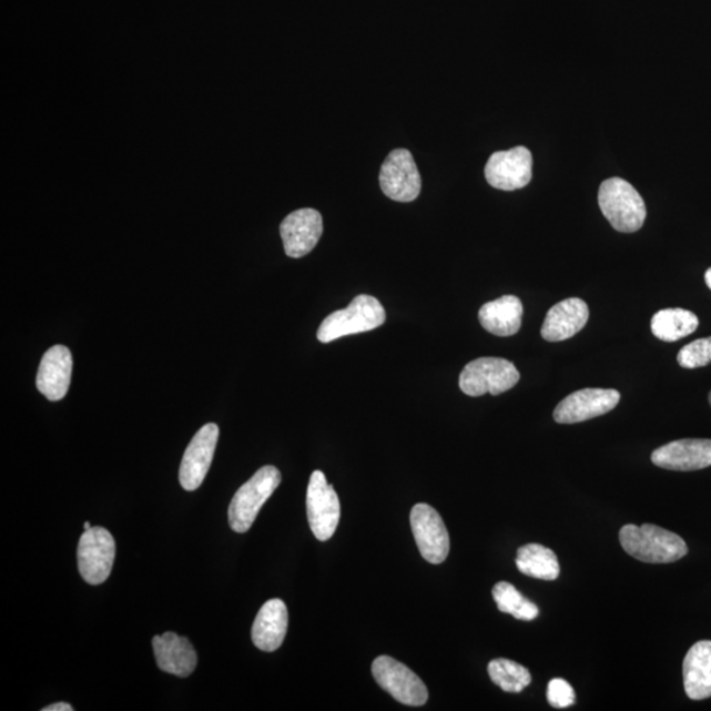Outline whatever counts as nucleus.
<instances>
[{
	"label": "nucleus",
	"mask_w": 711,
	"mask_h": 711,
	"mask_svg": "<svg viewBox=\"0 0 711 711\" xmlns=\"http://www.w3.org/2000/svg\"><path fill=\"white\" fill-rule=\"evenodd\" d=\"M619 541L633 559L651 565H668L688 555V546L678 534L654 525H626Z\"/></svg>",
	"instance_id": "nucleus-1"
},
{
	"label": "nucleus",
	"mask_w": 711,
	"mask_h": 711,
	"mask_svg": "<svg viewBox=\"0 0 711 711\" xmlns=\"http://www.w3.org/2000/svg\"><path fill=\"white\" fill-rule=\"evenodd\" d=\"M598 204L609 223L623 234H632L643 227L647 210L637 189L622 179L602 182Z\"/></svg>",
	"instance_id": "nucleus-2"
},
{
	"label": "nucleus",
	"mask_w": 711,
	"mask_h": 711,
	"mask_svg": "<svg viewBox=\"0 0 711 711\" xmlns=\"http://www.w3.org/2000/svg\"><path fill=\"white\" fill-rule=\"evenodd\" d=\"M386 321L385 308L372 295H357L344 309L329 314L318 329V341L331 343L341 337L368 333L382 327Z\"/></svg>",
	"instance_id": "nucleus-3"
},
{
	"label": "nucleus",
	"mask_w": 711,
	"mask_h": 711,
	"mask_svg": "<svg viewBox=\"0 0 711 711\" xmlns=\"http://www.w3.org/2000/svg\"><path fill=\"white\" fill-rule=\"evenodd\" d=\"M281 474L276 467L258 469L232 498L228 509L231 529L238 534L248 531L260 510L280 487Z\"/></svg>",
	"instance_id": "nucleus-4"
},
{
	"label": "nucleus",
	"mask_w": 711,
	"mask_h": 711,
	"mask_svg": "<svg viewBox=\"0 0 711 711\" xmlns=\"http://www.w3.org/2000/svg\"><path fill=\"white\" fill-rule=\"evenodd\" d=\"M519 372L511 362L501 357H481L467 364L463 369L459 385L469 397L484 394L499 396L519 383Z\"/></svg>",
	"instance_id": "nucleus-5"
},
{
	"label": "nucleus",
	"mask_w": 711,
	"mask_h": 711,
	"mask_svg": "<svg viewBox=\"0 0 711 711\" xmlns=\"http://www.w3.org/2000/svg\"><path fill=\"white\" fill-rule=\"evenodd\" d=\"M306 505L309 529L315 538L321 541L333 538L341 522V501L321 470L313 471L309 477Z\"/></svg>",
	"instance_id": "nucleus-6"
},
{
	"label": "nucleus",
	"mask_w": 711,
	"mask_h": 711,
	"mask_svg": "<svg viewBox=\"0 0 711 711\" xmlns=\"http://www.w3.org/2000/svg\"><path fill=\"white\" fill-rule=\"evenodd\" d=\"M373 678L393 699L407 707H424L428 700L425 682L410 668L390 657L373 661Z\"/></svg>",
	"instance_id": "nucleus-7"
},
{
	"label": "nucleus",
	"mask_w": 711,
	"mask_h": 711,
	"mask_svg": "<svg viewBox=\"0 0 711 711\" xmlns=\"http://www.w3.org/2000/svg\"><path fill=\"white\" fill-rule=\"evenodd\" d=\"M116 553L115 539L103 527L84 531L79 544V569L82 579L100 586L109 579Z\"/></svg>",
	"instance_id": "nucleus-8"
},
{
	"label": "nucleus",
	"mask_w": 711,
	"mask_h": 711,
	"mask_svg": "<svg viewBox=\"0 0 711 711\" xmlns=\"http://www.w3.org/2000/svg\"><path fill=\"white\" fill-rule=\"evenodd\" d=\"M410 524L424 559L431 565H441L449 553L450 541L440 514L427 504H418L412 510Z\"/></svg>",
	"instance_id": "nucleus-9"
},
{
	"label": "nucleus",
	"mask_w": 711,
	"mask_h": 711,
	"mask_svg": "<svg viewBox=\"0 0 711 711\" xmlns=\"http://www.w3.org/2000/svg\"><path fill=\"white\" fill-rule=\"evenodd\" d=\"M379 186L393 201L406 203L418 199L421 180L410 152L396 150L389 153L379 172Z\"/></svg>",
	"instance_id": "nucleus-10"
},
{
	"label": "nucleus",
	"mask_w": 711,
	"mask_h": 711,
	"mask_svg": "<svg viewBox=\"0 0 711 711\" xmlns=\"http://www.w3.org/2000/svg\"><path fill=\"white\" fill-rule=\"evenodd\" d=\"M621 393L614 389H582L569 394L556 406L553 419L561 425L581 424L614 410Z\"/></svg>",
	"instance_id": "nucleus-11"
},
{
	"label": "nucleus",
	"mask_w": 711,
	"mask_h": 711,
	"mask_svg": "<svg viewBox=\"0 0 711 711\" xmlns=\"http://www.w3.org/2000/svg\"><path fill=\"white\" fill-rule=\"evenodd\" d=\"M485 177L490 186L505 192L526 187L532 179L531 152L525 146H516L492 153L485 166Z\"/></svg>",
	"instance_id": "nucleus-12"
},
{
	"label": "nucleus",
	"mask_w": 711,
	"mask_h": 711,
	"mask_svg": "<svg viewBox=\"0 0 711 711\" xmlns=\"http://www.w3.org/2000/svg\"><path fill=\"white\" fill-rule=\"evenodd\" d=\"M217 439H220V427L209 424L203 426L190 441L180 468V483L183 489L194 491L201 487L213 463Z\"/></svg>",
	"instance_id": "nucleus-13"
},
{
	"label": "nucleus",
	"mask_w": 711,
	"mask_h": 711,
	"mask_svg": "<svg viewBox=\"0 0 711 711\" xmlns=\"http://www.w3.org/2000/svg\"><path fill=\"white\" fill-rule=\"evenodd\" d=\"M285 253L288 257L308 255L323 235V220L319 211L301 209L288 214L280 225Z\"/></svg>",
	"instance_id": "nucleus-14"
},
{
	"label": "nucleus",
	"mask_w": 711,
	"mask_h": 711,
	"mask_svg": "<svg viewBox=\"0 0 711 711\" xmlns=\"http://www.w3.org/2000/svg\"><path fill=\"white\" fill-rule=\"evenodd\" d=\"M654 466L679 471L705 469L711 466L710 439H682L654 449L651 456Z\"/></svg>",
	"instance_id": "nucleus-15"
},
{
	"label": "nucleus",
	"mask_w": 711,
	"mask_h": 711,
	"mask_svg": "<svg viewBox=\"0 0 711 711\" xmlns=\"http://www.w3.org/2000/svg\"><path fill=\"white\" fill-rule=\"evenodd\" d=\"M73 357L65 346H54L42 356L37 386L49 400H61L67 396L72 382Z\"/></svg>",
	"instance_id": "nucleus-16"
},
{
	"label": "nucleus",
	"mask_w": 711,
	"mask_h": 711,
	"mask_svg": "<svg viewBox=\"0 0 711 711\" xmlns=\"http://www.w3.org/2000/svg\"><path fill=\"white\" fill-rule=\"evenodd\" d=\"M589 321V307L580 298L559 302L546 315L541 336L547 342H565L579 334Z\"/></svg>",
	"instance_id": "nucleus-17"
},
{
	"label": "nucleus",
	"mask_w": 711,
	"mask_h": 711,
	"mask_svg": "<svg viewBox=\"0 0 711 711\" xmlns=\"http://www.w3.org/2000/svg\"><path fill=\"white\" fill-rule=\"evenodd\" d=\"M154 658L161 671L187 678L195 671L199 658L187 638L175 632H165L152 640Z\"/></svg>",
	"instance_id": "nucleus-18"
},
{
	"label": "nucleus",
	"mask_w": 711,
	"mask_h": 711,
	"mask_svg": "<svg viewBox=\"0 0 711 711\" xmlns=\"http://www.w3.org/2000/svg\"><path fill=\"white\" fill-rule=\"evenodd\" d=\"M288 624L287 608L283 600L266 601L252 626V640L258 650L274 652L283 646Z\"/></svg>",
	"instance_id": "nucleus-19"
},
{
	"label": "nucleus",
	"mask_w": 711,
	"mask_h": 711,
	"mask_svg": "<svg viewBox=\"0 0 711 711\" xmlns=\"http://www.w3.org/2000/svg\"><path fill=\"white\" fill-rule=\"evenodd\" d=\"M684 688L689 699L701 701L711 697V640L692 646L682 663Z\"/></svg>",
	"instance_id": "nucleus-20"
},
{
	"label": "nucleus",
	"mask_w": 711,
	"mask_h": 711,
	"mask_svg": "<svg viewBox=\"0 0 711 711\" xmlns=\"http://www.w3.org/2000/svg\"><path fill=\"white\" fill-rule=\"evenodd\" d=\"M524 305L516 295H504L480 308L478 319L491 335L512 336L522 327Z\"/></svg>",
	"instance_id": "nucleus-21"
},
{
	"label": "nucleus",
	"mask_w": 711,
	"mask_h": 711,
	"mask_svg": "<svg viewBox=\"0 0 711 711\" xmlns=\"http://www.w3.org/2000/svg\"><path fill=\"white\" fill-rule=\"evenodd\" d=\"M516 565L520 573L532 579L553 581L560 576L558 556L541 545H526L517 552Z\"/></svg>",
	"instance_id": "nucleus-22"
},
{
	"label": "nucleus",
	"mask_w": 711,
	"mask_h": 711,
	"mask_svg": "<svg viewBox=\"0 0 711 711\" xmlns=\"http://www.w3.org/2000/svg\"><path fill=\"white\" fill-rule=\"evenodd\" d=\"M697 328H699V318L684 308L660 309L651 321L652 334L667 343L684 339Z\"/></svg>",
	"instance_id": "nucleus-23"
},
{
	"label": "nucleus",
	"mask_w": 711,
	"mask_h": 711,
	"mask_svg": "<svg viewBox=\"0 0 711 711\" xmlns=\"http://www.w3.org/2000/svg\"><path fill=\"white\" fill-rule=\"evenodd\" d=\"M492 598L497 603L499 611L510 614L519 621H534L539 616L537 605L527 600L526 597L519 593L516 587L509 582H498L492 588Z\"/></svg>",
	"instance_id": "nucleus-24"
},
{
	"label": "nucleus",
	"mask_w": 711,
	"mask_h": 711,
	"mask_svg": "<svg viewBox=\"0 0 711 711\" xmlns=\"http://www.w3.org/2000/svg\"><path fill=\"white\" fill-rule=\"evenodd\" d=\"M490 680L508 693H520L530 685L531 673L509 659H495L488 666Z\"/></svg>",
	"instance_id": "nucleus-25"
},
{
	"label": "nucleus",
	"mask_w": 711,
	"mask_h": 711,
	"mask_svg": "<svg viewBox=\"0 0 711 711\" xmlns=\"http://www.w3.org/2000/svg\"><path fill=\"white\" fill-rule=\"evenodd\" d=\"M678 363L687 369L702 368V366L711 364V336L707 339L689 343L688 346L681 348Z\"/></svg>",
	"instance_id": "nucleus-26"
},
{
	"label": "nucleus",
	"mask_w": 711,
	"mask_h": 711,
	"mask_svg": "<svg viewBox=\"0 0 711 711\" xmlns=\"http://www.w3.org/2000/svg\"><path fill=\"white\" fill-rule=\"evenodd\" d=\"M547 700L552 708L566 709L573 705L576 694L568 681L553 679L548 684Z\"/></svg>",
	"instance_id": "nucleus-27"
},
{
	"label": "nucleus",
	"mask_w": 711,
	"mask_h": 711,
	"mask_svg": "<svg viewBox=\"0 0 711 711\" xmlns=\"http://www.w3.org/2000/svg\"><path fill=\"white\" fill-rule=\"evenodd\" d=\"M42 711H73L74 709L72 705H69L67 702H59V703H53V705H49L44 709H41Z\"/></svg>",
	"instance_id": "nucleus-28"
},
{
	"label": "nucleus",
	"mask_w": 711,
	"mask_h": 711,
	"mask_svg": "<svg viewBox=\"0 0 711 711\" xmlns=\"http://www.w3.org/2000/svg\"><path fill=\"white\" fill-rule=\"evenodd\" d=\"M705 281H707V285H708V287H709V288H710V291H711V267H710V270H708V272L705 273Z\"/></svg>",
	"instance_id": "nucleus-29"
},
{
	"label": "nucleus",
	"mask_w": 711,
	"mask_h": 711,
	"mask_svg": "<svg viewBox=\"0 0 711 711\" xmlns=\"http://www.w3.org/2000/svg\"><path fill=\"white\" fill-rule=\"evenodd\" d=\"M83 527H84V531H88L91 529V525L89 522H84Z\"/></svg>",
	"instance_id": "nucleus-30"
},
{
	"label": "nucleus",
	"mask_w": 711,
	"mask_h": 711,
	"mask_svg": "<svg viewBox=\"0 0 711 711\" xmlns=\"http://www.w3.org/2000/svg\"><path fill=\"white\" fill-rule=\"evenodd\" d=\"M709 404L711 406V392L709 393Z\"/></svg>",
	"instance_id": "nucleus-31"
}]
</instances>
